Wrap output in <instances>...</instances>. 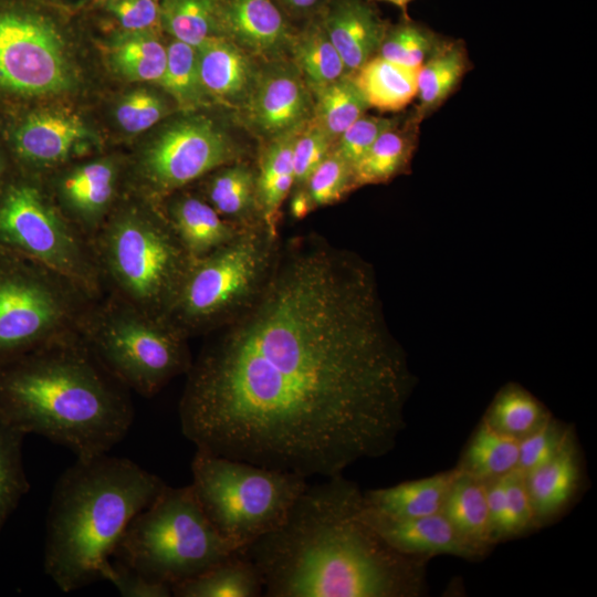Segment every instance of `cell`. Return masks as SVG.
<instances>
[{"label": "cell", "instance_id": "8fae6325", "mask_svg": "<svg viewBox=\"0 0 597 597\" xmlns=\"http://www.w3.org/2000/svg\"><path fill=\"white\" fill-rule=\"evenodd\" d=\"M0 245L71 279L92 296L105 294L90 244L40 182L9 174L0 189Z\"/></svg>", "mask_w": 597, "mask_h": 597}, {"label": "cell", "instance_id": "7bdbcfd3", "mask_svg": "<svg viewBox=\"0 0 597 597\" xmlns=\"http://www.w3.org/2000/svg\"><path fill=\"white\" fill-rule=\"evenodd\" d=\"M552 416L536 430L519 440L517 469L527 472L548 462L569 436Z\"/></svg>", "mask_w": 597, "mask_h": 597}, {"label": "cell", "instance_id": "8992f818", "mask_svg": "<svg viewBox=\"0 0 597 597\" xmlns=\"http://www.w3.org/2000/svg\"><path fill=\"white\" fill-rule=\"evenodd\" d=\"M235 552L209 522L190 484H166L132 520L113 557L148 580L171 587Z\"/></svg>", "mask_w": 597, "mask_h": 597}, {"label": "cell", "instance_id": "ee69618b", "mask_svg": "<svg viewBox=\"0 0 597 597\" xmlns=\"http://www.w3.org/2000/svg\"><path fill=\"white\" fill-rule=\"evenodd\" d=\"M295 136L293 145L294 187H304L311 174L332 151L334 142L311 119Z\"/></svg>", "mask_w": 597, "mask_h": 597}, {"label": "cell", "instance_id": "e575fe53", "mask_svg": "<svg viewBox=\"0 0 597 597\" xmlns=\"http://www.w3.org/2000/svg\"><path fill=\"white\" fill-rule=\"evenodd\" d=\"M220 0H160L161 28L175 40L200 46L220 36L218 10Z\"/></svg>", "mask_w": 597, "mask_h": 597}, {"label": "cell", "instance_id": "d6986e66", "mask_svg": "<svg viewBox=\"0 0 597 597\" xmlns=\"http://www.w3.org/2000/svg\"><path fill=\"white\" fill-rule=\"evenodd\" d=\"M317 15L348 74L377 54L389 25L367 0H327Z\"/></svg>", "mask_w": 597, "mask_h": 597}, {"label": "cell", "instance_id": "74e56055", "mask_svg": "<svg viewBox=\"0 0 597 597\" xmlns=\"http://www.w3.org/2000/svg\"><path fill=\"white\" fill-rule=\"evenodd\" d=\"M159 84L185 109L205 104L209 96L200 80L196 48L174 39L167 46L166 67Z\"/></svg>", "mask_w": 597, "mask_h": 597}, {"label": "cell", "instance_id": "52a82bcc", "mask_svg": "<svg viewBox=\"0 0 597 597\" xmlns=\"http://www.w3.org/2000/svg\"><path fill=\"white\" fill-rule=\"evenodd\" d=\"M280 245V238L256 221L217 250L192 260L167 321L188 339L221 327L262 291Z\"/></svg>", "mask_w": 597, "mask_h": 597}, {"label": "cell", "instance_id": "2e32d148", "mask_svg": "<svg viewBox=\"0 0 597 597\" xmlns=\"http://www.w3.org/2000/svg\"><path fill=\"white\" fill-rule=\"evenodd\" d=\"M88 133L75 114L45 109L25 115L12 128L11 150L21 168L60 166L74 155Z\"/></svg>", "mask_w": 597, "mask_h": 597}, {"label": "cell", "instance_id": "ab89813d", "mask_svg": "<svg viewBox=\"0 0 597 597\" xmlns=\"http://www.w3.org/2000/svg\"><path fill=\"white\" fill-rule=\"evenodd\" d=\"M304 188L315 209L333 205L356 189L353 167L332 149L311 174Z\"/></svg>", "mask_w": 597, "mask_h": 597}, {"label": "cell", "instance_id": "4dcf8cb0", "mask_svg": "<svg viewBox=\"0 0 597 597\" xmlns=\"http://www.w3.org/2000/svg\"><path fill=\"white\" fill-rule=\"evenodd\" d=\"M293 64L310 90L329 84L348 74L318 15L306 20L291 43Z\"/></svg>", "mask_w": 597, "mask_h": 597}, {"label": "cell", "instance_id": "7dc6e473", "mask_svg": "<svg viewBox=\"0 0 597 597\" xmlns=\"http://www.w3.org/2000/svg\"><path fill=\"white\" fill-rule=\"evenodd\" d=\"M103 579L111 582L124 597H169L171 587L145 578L127 564L115 559L109 562Z\"/></svg>", "mask_w": 597, "mask_h": 597}, {"label": "cell", "instance_id": "f1b7e54d", "mask_svg": "<svg viewBox=\"0 0 597 597\" xmlns=\"http://www.w3.org/2000/svg\"><path fill=\"white\" fill-rule=\"evenodd\" d=\"M176 597H258L263 583L256 567L240 552L205 573L171 586Z\"/></svg>", "mask_w": 597, "mask_h": 597}, {"label": "cell", "instance_id": "836d02e7", "mask_svg": "<svg viewBox=\"0 0 597 597\" xmlns=\"http://www.w3.org/2000/svg\"><path fill=\"white\" fill-rule=\"evenodd\" d=\"M549 417V411L531 392L516 384H507L496 394L483 418L495 429L520 440Z\"/></svg>", "mask_w": 597, "mask_h": 597}, {"label": "cell", "instance_id": "9a60e30c", "mask_svg": "<svg viewBox=\"0 0 597 597\" xmlns=\"http://www.w3.org/2000/svg\"><path fill=\"white\" fill-rule=\"evenodd\" d=\"M118 181L119 169L113 159L80 164L55 181V205L90 241L115 208Z\"/></svg>", "mask_w": 597, "mask_h": 597}, {"label": "cell", "instance_id": "7c38bea8", "mask_svg": "<svg viewBox=\"0 0 597 597\" xmlns=\"http://www.w3.org/2000/svg\"><path fill=\"white\" fill-rule=\"evenodd\" d=\"M62 29L52 15L21 0H0V92L42 96L73 81Z\"/></svg>", "mask_w": 597, "mask_h": 597}, {"label": "cell", "instance_id": "30bf717a", "mask_svg": "<svg viewBox=\"0 0 597 597\" xmlns=\"http://www.w3.org/2000/svg\"><path fill=\"white\" fill-rule=\"evenodd\" d=\"M96 300L65 275L0 245V364L78 332Z\"/></svg>", "mask_w": 597, "mask_h": 597}, {"label": "cell", "instance_id": "816d5d0a", "mask_svg": "<svg viewBox=\"0 0 597 597\" xmlns=\"http://www.w3.org/2000/svg\"><path fill=\"white\" fill-rule=\"evenodd\" d=\"M367 1H384V2H388V3H391L394 6H396L397 8L401 9L405 14H406V11H407V8L408 6L413 1V0H367Z\"/></svg>", "mask_w": 597, "mask_h": 597}, {"label": "cell", "instance_id": "484cf974", "mask_svg": "<svg viewBox=\"0 0 597 597\" xmlns=\"http://www.w3.org/2000/svg\"><path fill=\"white\" fill-rule=\"evenodd\" d=\"M441 513L457 533L473 546L486 553L494 544L484 480L459 469L447 493Z\"/></svg>", "mask_w": 597, "mask_h": 597}, {"label": "cell", "instance_id": "d4e9b609", "mask_svg": "<svg viewBox=\"0 0 597 597\" xmlns=\"http://www.w3.org/2000/svg\"><path fill=\"white\" fill-rule=\"evenodd\" d=\"M420 122L413 114L375 140L353 167L355 188L387 182L407 169L416 149Z\"/></svg>", "mask_w": 597, "mask_h": 597}, {"label": "cell", "instance_id": "5b68a950", "mask_svg": "<svg viewBox=\"0 0 597 597\" xmlns=\"http://www.w3.org/2000/svg\"><path fill=\"white\" fill-rule=\"evenodd\" d=\"M90 244L105 293L167 321L192 259L158 203L115 206Z\"/></svg>", "mask_w": 597, "mask_h": 597}, {"label": "cell", "instance_id": "44dd1931", "mask_svg": "<svg viewBox=\"0 0 597 597\" xmlns=\"http://www.w3.org/2000/svg\"><path fill=\"white\" fill-rule=\"evenodd\" d=\"M159 207L192 260L226 244L247 226L224 219L198 196H180L170 200L167 208Z\"/></svg>", "mask_w": 597, "mask_h": 597}, {"label": "cell", "instance_id": "60d3db41", "mask_svg": "<svg viewBox=\"0 0 597 597\" xmlns=\"http://www.w3.org/2000/svg\"><path fill=\"white\" fill-rule=\"evenodd\" d=\"M504 522L501 540L522 534L536 524L525 482V472L515 468L503 475Z\"/></svg>", "mask_w": 597, "mask_h": 597}, {"label": "cell", "instance_id": "681fc988", "mask_svg": "<svg viewBox=\"0 0 597 597\" xmlns=\"http://www.w3.org/2000/svg\"><path fill=\"white\" fill-rule=\"evenodd\" d=\"M314 209L306 189L304 187L295 188L290 202L291 216L296 220H301Z\"/></svg>", "mask_w": 597, "mask_h": 597}, {"label": "cell", "instance_id": "f35d334b", "mask_svg": "<svg viewBox=\"0 0 597 597\" xmlns=\"http://www.w3.org/2000/svg\"><path fill=\"white\" fill-rule=\"evenodd\" d=\"M444 41L434 31L407 15L397 24H389L378 55L404 66L420 69Z\"/></svg>", "mask_w": 597, "mask_h": 597}, {"label": "cell", "instance_id": "4fadbf2b", "mask_svg": "<svg viewBox=\"0 0 597 597\" xmlns=\"http://www.w3.org/2000/svg\"><path fill=\"white\" fill-rule=\"evenodd\" d=\"M238 157L235 145L211 119L197 116L176 122L139 160L143 197L158 203L209 172L237 163Z\"/></svg>", "mask_w": 597, "mask_h": 597}, {"label": "cell", "instance_id": "3957f363", "mask_svg": "<svg viewBox=\"0 0 597 597\" xmlns=\"http://www.w3.org/2000/svg\"><path fill=\"white\" fill-rule=\"evenodd\" d=\"M0 416L87 460L125 438L134 406L78 331L0 364Z\"/></svg>", "mask_w": 597, "mask_h": 597}, {"label": "cell", "instance_id": "9c48e42d", "mask_svg": "<svg viewBox=\"0 0 597 597\" xmlns=\"http://www.w3.org/2000/svg\"><path fill=\"white\" fill-rule=\"evenodd\" d=\"M80 333L118 380L146 398L186 375L192 363L188 338L168 321L109 293L95 301Z\"/></svg>", "mask_w": 597, "mask_h": 597}, {"label": "cell", "instance_id": "d6a6232c", "mask_svg": "<svg viewBox=\"0 0 597 597\" xmlns=\"http://www.w3.org/2000/svg\"><path fill=\"white\" fill-rule=\"evenodd\" d=\"M311 92L315 95L312 119L334 143L369 108L349 74Z\"/></svg>", "mask_w": 597, "mask_h": 597}, {"label": "cell", "instance_id": "ac0fdd59", "mask_svg": "<svg viewBox=\"0 0 597 597\" xmlns=\"http://www.w3.org/2000/svg\"><path fill=\"white\" fill-rule=\"evenodd\" d=\"M364 515L388 545L406 555L429 558L449 554L465 559L485 555L461 537L442 513L394 519L371 511L364 502Z\"/></svg>", "mask_w": 597, "mask_h": 597}, {"label": "cell", "instance_id": "83f0119b", "mask_svg": "<svg viewBox=\"0 0 597 597\" xmlns=\"http://www.w3.org/2000/svg\"><path fill=\"white\" fill-rule=\"evenodd\" d=\"M469 70V56L461 40H444L420 66L415 115L425 119L438 109L460 85Z\"/></svg>", "mask_w": 597, "mask_h": 597}, {"label": "cell", "instance_id": "8d00e7d4", "mask_svg": "<svg viewBox=\"0 0 597 597\" xmlns=\"http://www.w3.org/2000/svg\"><path fill=\"white\" fill-rule=\"evenodd\" d=\"M25 436L0 416V533L30 490L22 459Z\"/></svg>", "mask_w": 597, "mask_h": 597}, {"label": "cell", "instance_id": "f546056e", "mask_svg": "<svg viewBox=\"0 0 597 597\" xmlns=\"http://www.w3.org/2000/svg\"><path fill=\"white\" fill-rule=\"evenodd\" d=\"M217 170L206 186L203 199L231 222L249 224L262 221L256 203V171L242 163Z\"/></svg>", "mask_w": 597, "mask_h": 597}, {"label": "cell", "instance_id": "e0dca14e", "mask_svg": "<svg viewBox=\"0 0 597 597\" xmlns=\"http://www.w3.org/2000/svg\"><path fill=\"white\" fill-rule=\"evenodd\" d=\"M218 25L220 36L268 61L290 49L296 32L273 0H220Z\"/></svg>", "mask_w": 597, "mask_h": 597}, {"label": "cell", "instance_id": "b9f144b4", "mask_svg": "<svg viewBox=\"0 0 597 597\" xmlns=\"http://www.w3.org/2000/svg\"><path fill=\"white\" fill-rule=\"evenodd\" d=\"M168 112L165 101L151 91L139 88L125 95L115 109L121 127L132 134L144 132Z\"/></svg>", "mask_w": 597, "mask_h": 597}, {"label": "cell", "instance_id": "bcb514c9", "mask_svg": "<svg viewBox=\"0 0 597 597\" xmlns=\"http://www.w3.org/2000/svg\"><path fill=\"white\" fill-rule=\"evenodd\" d=\"M106 10L126 33H157L161 28L160 0H107Z\"/></svg>", "mask_w": 597, "mask_h": 597}, {"label": "cell", "instance_id": "6da1fadb", "mask_svg": "<svg viewBox=\"0 0 597 597\" xmlns=\"http://www.w3.org/2000/svg\"><path fill=\"white\" fill-rule=\"evenodd\" d=\"M206 336L179 401L197 450L307 479L395 447L412 376L357 255L281 243L259 295Z\"/></svg>", "mask_w": 597, "mask_h": 597}, {"label": "cell", "instance_id": "f907efd6", "mask_svg": "<svg viewBox=\"0 0 597 597\" xmlns=\"http://www.w3.org/2000/svg\"><path fill=\"white\" fill-rule=\"evenodd\" d=\"M9 174H10V170H9L8 161L0 150V189L2 185L4 184L6 179L8 178Z\"/></svg>", "mask_w": 597, "mask_h": 597}, {"label": "cell", "instance_id": "4316f807", "mask_svg": "<svg viewBox=\"0 0 597 597\" xmlns=\"http://www.w3.org/2000/svg\"><path fill=\"white\" fill-rule=\"evenodd\" d=\"M418 71L376 54L349 75L369 107L399 112L417 96Z\"/></svg>", "mask_w": 597, "mask_h": 597}, {"label": "cell", "instance_id": "d590c367", "mask_svg": "<svg viewBox=\"0 0 597 597\" xmlns=\"http://www.w3.org/2000/svg\"><path fill=\"white\" fill-rule=\"evenodd\" d=\"M112 62L128 80L159 83L166 67L167 46L157 33H125L113 45Z\"/></svg>", "mask_w": 597, "mask_h": 597}, {"label": "cell", "instance_id": "7402d4cb", "mask_svg": "<svg viewBox=\"0 0 597 597\" xmlns=\"http://www.w3.org/2000/svg\"><path fill=\"white\" fill-rule=\"evenodd\" d=\"M580 467L573 434L546 463L525 472V482L536 524L557 515L573 499Z\"/></svg>", "mask_w": 597, "mask_h": 597}, {"label": "cell", "instance_id": "c3c4849f", "mask_svg": "<svg viewBox=\"0 0 597 597\" xmlns=\"http://www.w3.org/2000/svg\"><path fill=\"white\" fill-rule=\"evenodd\" d=\"M281 10L290 18H305L306 20L316 17L327 0H273Z\"/></svg>", "mask_w": 597, "mask_h": 597}, {"label": "cell", "instance_id": "603a6c76", "mask_svg": "<svg viewBox=\"0 0 597 597\" xmlns=\"http://www.w3.org/2000/svg\"><path fill=\"white\" fill-rule=\"evenodd\" d=\"M458 473L459 469L454 468L392 486L368 490L363 493L364 502L371 511L394 519L438 514Z\"/></svg>", "mask_w": 597, "mask_h": 597}, {"label": "cell", "instance_id": "ffe728a7", "mask_svg": "<svg viewBox=\"0 0 597 597\" xmlns=\"http://www.w3.org/2000/svg\"><path fill=\"white\" fill-rule=\"evenodd\" d=\"M196 50L200 80L208 96L241 109L260 72L253 56L223 36L210 38Z\"/></svg>", "mask_w": 597, "mask_h": 597}, {"label": "cell", "instance_id": "277c9868", "mask_svg": "<svg viewBox=\"0 0 597 597\" xmlns=\"http://www.w3.org/2000/svg\"><path fill=\"white\" fill-rule=\"evenodd\" d=\"M166 483L134 461L107 453L59 476L50 501L44 572L64 593L103 579L132 520Z\"/></svg>", "mask_w": 597, "mask_h": 597}, {"label": "cell", "instance_id": "cb8c5ba5", "mask_svg": "<svg viewBox=\"0 0 597 597\" xmlns=\"http://www.w3.org/2000/svg\"><path fill=\"white\" fill-rule=\"evenodd\" d=\"M297 132L272 139L264 149L256 170L259 213L269 232L276 238H280L281 207L294 187L292 155Z\"/></svg>", "mask_w": 597, "mask_h": 597}, {"label": "cell", "instance_id": "1f68e13d", "mask_svg": "<svg viewBox=\"0 0 597 597\" xmlns=\"http://www.w3.org/2000/svg\"><path fill=\"white\" fill-rule=\"evenodd\" d=\"M517 460L519 439L501 432L483 418L471 436L458 468L485 481L515 469Z\"/></svg>", "mask_w": 597, "mask_h": 597}, {"label": "cell", "instance_id": "ba28073f", "mask_svg": "<svg viewBox=\"0 0 597 597\" xmlns=\"http://www.w3.org/2000/svg\"><path fill=\"white\" fill-rule=\"evenodd\" d=\"M193 494L216 531L240 552L277 527L307 479L197 450L191 461Z\"/></svg>", "mask_w": 597, "mask_h": 597}, {"label": "cell", "instance_id": "5bb4252c", "mask_svg": "<svg viewBox=\"0 0 597 597\" xmlns=\"http://www.w3.org/2000/svg\"><path fill=\"white\" fill-rule=\"evenodd\" d=\"M269 62L241 109L254 132L274 139L303 128L313 118L314 103L294 64Z\"/></svg>", "mask_w": 597, "mask_h": 597}, {"label": "cell", "instance_id": "7a4b0ae2", "mask_svg": "<svg viewBox=\"0 0 597 597\" xmlns=\"http://www.w3.org/2000/svg\"><path fill=\"white\" fill-rule=\"evenodd\" d=\"M307 484L283 522L240 551L268 597H417L425 557L388 545L364 515L358 485L337 474Z\"/></svg>", "mask_w": 597, "mask_h": 597}, {"label": "cell", "instance_id": "f6af8a7d", "mask_svg": "<svg viewBox=\"0 0 597 597\" xmlns=\"http://www.w3.org/2000/svg\"><path fill=\"white\" fill-rule=\"evenodd\" d=\"M398 122V118L364 114L336 139L333 149L354 167L375 140Z\"/></svg>", "mask_w": 597, "mask_h": 597}]
</instances>
